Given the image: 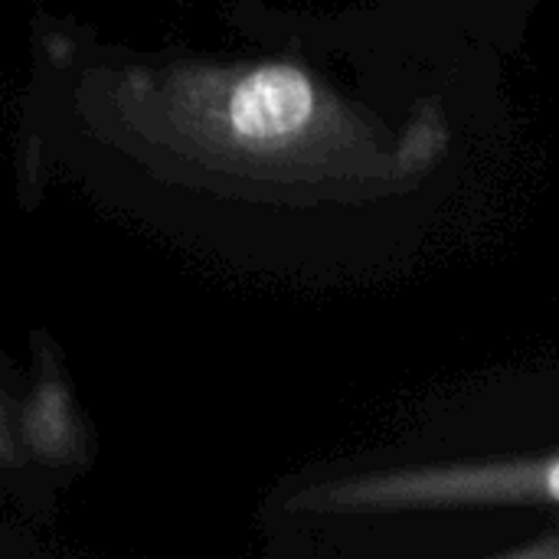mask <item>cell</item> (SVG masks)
I'll return each instance as SVG.
<instances>
[{"label":"cell","instance_id":"5b68a950","mask_svg":"<svg viewBox=\"0 0 559 559\" xmlns=\"http://www.w3.org/2000/svg\"><path fill=\"white\" fill-rule=\"evenodd\" d=\"M498 557L504 559H559V531H547L537 537H527L524 544H514L501 550Z\"/></svg>","mask_w":559,"mask_h":559},{"label":"cell","instance_id":"8992f818","mask_svg":"<svg viewBox=\"0 0 559 559\" xmlns=\"http://www.w3.org/2000/svg\"><path fill=\"white\" fill-rule=\"evenodd\" d=\"M465 3H475V0H465Z\"/></svg>","mask_w":559,"mask_h":559},{"label":"cell","instance_id":"3957f363","mask_svg":"<svg viewBox=\"0 0 559 559\" xmlns=\"http://www.w3.org/2000/svg\"><path fill=\"white\" fill-rule=\"evenodd\" d=\"M20 413V439L26 459H75L79 455V416L62 373H43L29 403Z\"/></svg>","mask_w":559,"mask_h":559},{"label":"cell","instance_id":"6da1fadb","mask_svg":"<svg viewBox=\"0 0 559 559\" xmlns=\"http://www.w3.org/2000/svg\"><path fill=\"white\" fill-rule=\"evenodd\" d=\"M33 167L213 252L223 219L403 197L452 151L442 98L393 124L295 59L79 49L46 36L29 92Z\"/></svg>","mask_w":559,"mask_h":559},{"label":"cell","instance_id":"7a4b0ae2","mask_svg":"<svg viewBox=\"0 0 559 559\" xmlns=\"http://www.w3.org/2000/svg\"><path fill=\"white\" fill-rule=\"evenodd\" d=\"M537 508L559 511V452L337 472L292 488L282 501L285 514L314 521Z\"/></svg>","mask_w":559,"mask_h":559},{"label":"cell","instance_id":"277c9868","mask_svg":"<svg viewBox=\"0 0 559 559\" xmlns=\"http://www.w3.org/2000/svg\"><path fill=\"white\" fill-rule=\"evenodd\" d=\"M29 462L23 439H20V413L10 403V396L0 390V468H16Z\"/></svg>","mask_w":559,"mask_h":559}]
</instances>
